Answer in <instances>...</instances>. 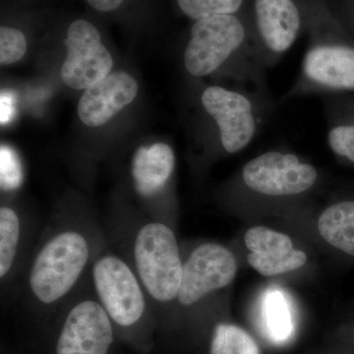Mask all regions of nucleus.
<instances>
[{
  "mask_svg": "<svg viewBox=\"0 0 354 354\" xmlns=\"http://www.w3.org/2000/svg\"><path fill=\"white\" fill-rule=\"evenodd\" d=\"M318 230L330 245L354 256V201L337 203L325 209Z\"/></svg>",
  "mask_w": 354,
  "mask_h": 354,
  "instance_id": "nucleus-15",
  "label": "nucleus"
},
{
  "mask_svg": "<svg viewBox=\"0 0 354 354\" xmlns=\"http://www.w3.org/2000/svg\"><path fill=\"white\" fill-rule=\"evenodd\" d=\"M209 354H260L259 346L250 335L235 325L216 326Z\"/></svg>",
  "mask_w": 354,
  "mask_h": 354,
  "instance_id": "nucleus-17",
  "label": "nucleus"
},
{
  "mask_svg": "<svg viewBox=\"0 0 354 354\" xmlns=\"http://www.w3.org/2000/svg\"><path fill=\"white\" fill-rule=\"evenodd\" d=\"M243 0H176L179 9L197 21L218 15H232L241 8Z\"/></svg>",
  "mask_w": 354,
  "mask_h": 354,
  "instance_id": "nucleus-19",
  "label": "nucleus"
},
{
  "mask_svg": "<svg viewBox=\"0 0 354 354\" xmlns=\"http://www.w3.org/2000/svg\"><path fill=\"white\" fill-rule=\"evenodd\" d=\"M174 151L165 143L141 147L132 162L135 188L141 196L151 197L165 187L174 171Z\"/></svg>",
  "mask_w": 354,
  "mask_h": 354,
  "instance_id": "nucleus-14",
  "label": "nucleus"
},
{
  "mask_svg": "<svg viewBox=\"0 0 354 354\" xmlns=\"http://www.w3.org/2000/svg\"><path fill=\"white\" fill-rule=\"evenodd\" d=\"M0 106H1V114H0V120L1 124H6L12 120L14 113H15V100L14 95L10 92H2L1 100H0Z\"/></svg>",
  "mask_w": 354,
  "mask_h": 354,
  "instance_id": "nucleus-23",
  "label": "nucleus"
},
{
  "mask_svg": "<svg viewBox=\"0 0 354 354\" xmlns=\"http://www.w3.org/2000/svg\"><path fill=\"white\" fill-rule=\"evenodd\" d=\"M138 94V84L125 72H114L86 88L78 104V115L84 124H106Z\"/></svg>",
  "mask_w": 354,
  "mask_h": 354,
  "instance_id": "nucleus-10",
  "label": "nucleus"
},
{
  "mask_svg": "<svg viewBox=\"0 0 354 354\" xmlns=\"http://www.w3.org/2000/svg\"><path fill=\"white\" fill-rule=\"evenodd\" d=\"M310 82L334 90H354V48L342 46H314L304 62Z\"/></svg>",
  "mask_w": 354,
  "mask_h": 354,
  "instance_id": "nucleus-12",
  "label": "nucleus"
},
{
  "mask_svg": "<svg viewBox=\"0 0 354 354\" xmlns=\"http://www.w3.org/2000/svg\"><path fill=\"white\" fill-rule=\"evenodd\" d=\"M328 142L333 152L354 162V124L333 128Z\"/></svg>",
  "mask_w": 354,
  "mask_h": 354,
  "instance_id": "nucleus-22",
  "label": "nucleus"
},
{
  "mask_svg": "<svg viewBox=\"0 0 354 354\" xmlns=\"http://www.w3.org/2000/svg\"><path fill=\"white\" fill-rule=\"evenodd\" d=\"M27 50L24 32L10 26L0 28V64L9 65L19 62Z\"/></svg>",
  "mask_w": 354,
  "mask_h": 354,
  "instance_id": "nucleus-20",
  "label": "nucleus"
},
{
  "mask_svg": "<svg viewBox=\"0 0 354 354\" xmlns=\"http://www.w3.org/2000/svg\"><path fill=\"white\" fill-rule=\"evenodd\" d=\"M134 257L140 279L153 299L169 302L177 297L183 265L171 228L160 223L144 225L135 239Z\"/></svg>",
  "mask_w": 354,
  "mask_h": 354,
  "instance_id": "nucleus-2",
  "label": "nucleus"
},
{
  "mask_svg": "<svg viewBox=\"0 0 354 354\" xmlns=\"http://www.w3.org/2000/svg\"><path fill=\"white\" fill-rule=\"evenodd\" d=\"M244 241L251 251L248 255L249 264L262 276H278L295 271L306 263L304 251L293 248L292 241L288 235L270 228H250Z\"/></svg>",
  "mask_w": 354,
  "mask_h": 354,
  "instance_id": "nucleus-11",
  "label": "nucleus"
},
{
  "mask_svg": "<svg viewBox=\"0 0 354 354\" xmlns=\"http://www.w3.org/2000/svg\"><path fill=\"white\" fill-rule=\"evenodd\" d=\"M201 101L218 124L221 145L227 153L239 152L252 141L257 123L248 97L235 91L212 86L204 91Z\"/></svg>",
  "mask_w": 354,
  "mask_h": 354,
  "instance_id": "nucleus-9",
  "label": "nucleus"
},
{
  "mask_svg": "<svg viewBox=\"0 0 354 354\" xmlns=\"http://www.w3.org/2000/svg\"><path fill=\"white\" fill-rule=\"evenodd\" d=\"M85 237L76 232L55 235L43 247L32 264L30 286L44 304L66 295L81 276L88 259Z\"/></svg>",
  "mask_w": 354,
  "mask_h": 354,
  "instance_id": "nucleus-1",
  "label": "nucleus"
},
{
  "mask_svg": "<svg viewBox=\"0 0 354 354\" xmlns=\"http://www.w3.org/2000/svg\"><path fill=\"white\" fill-rule=\"evenodd\" d=\"M264 320L268 333L274 342H286L293 332L292 315L288 300L281 290H272L266 293Z\"/></svg>",
  "mask_w": 354,
  "mask_h": 354,
  "instance_id": "nucleus-16",
  "label": "nucleus"
},
{
  "mask_svg": "<svg viewBox=\"0 0 354 354\" xmlns=\"http://www.w3.org/2000/svg\"><path fill=\"white\" fill-rule=\"evenodd\" d=\"M242 177L250 189L268 196H291L315 184L318 172L291 153L268 152L247 162Z\"/></svg>",
  "mask_w": 354,
  "mask_h": 354,
  "instance_id": "nucleus-6",
  "label": "nucleus"
},
{
  "mask_svg": "<svg viewBox=\"0 0 354 354\" xmlns=\"http://www.w3.org/2000/svg\"><path fill=\"white\" fill-rule=\"evenodd\" d=\"M67 55L60 75L68 87L83 90L108 76L113 60L99 29L86 19L70 23L65 38Z\"/></svg>",
  "mask_w": 354,
  "mask_h": 354,
  "instance_id": "nucleus-5",
  "label": "nucleus"
},
{
  "mask_svg": "<svg viewBox=\"0 0 354 354\" xmlns=\"http://www.w3.org/2000/svg\"><path fill=\"white\" fill-rule=\"evenodd\" d=\"M236 261L225 247L207 243L191 253L183 265L178 298L181 304L192 305L220 288L230 285L236 274Z\"/></svg>",
  "mask_w": 354,
  "mask_h": 354,
  "instance_id": "nucleus-8",
  "label": "nucleus"
},
{
  "mask_svg": "<svg viewBox=\"0 0 354 354\" xmlns=\"http://www.w3.org/2000/svg\"><path fill=\"white\" fill-rule=\"evenodd\" d=\"M20 239V221L12 209H0V277L4 278L12 267Z\"/></svg>",
  "mask_w": 354,
  "mask_h": 354,
  "instance_id": "nucleus-18",
  "label": "nucleus"
},
{
  "mask_svg": "<svg viewBox=\"0 0 354 354\" xmlns=\"http://www.w3.org/2000/svg\"><path fill=\"white\" fill-rule=\"evenodd\" d=\"M114 344L113 323L102 304L79 302L60 326L53 354H109Z\"/></svg>",
  "mask_w": 354,
  "mask_h": 354,
  "instance_id": "nucleus-7",
  "label": "nucleus"
},
{
  "mask_svg": "<svg viewBox=\"0 0 354 354\" xmlns=\"http://www.w3.org/2000/svg\"><path fill=\"white\" fill-rule=\"evenodd\" d=\"M0 183L3 190H14L22 183L19 157L12 148L2 145L0 149Z\"/></svg>",
  "mask_w": 354,
  "mask_h": 354,
  "instance_id": "nucleus-21",
  "label": "nucleus"
},
{
  "mask_svg": "<svg viewBox=\"0 0 354 354\" xmlns=\"http://www.w3.org/2000/svg\"><path fill=\"white\" fill-rule=\"evenodd\" d=\"M245 30L234 15L197 20L184 53L186 70L195 77L213 73L241 48Z\"/></svg>",
  "mask_w": 354,
  "mask_h": 354,
  "instance_id": "nucleus-3",
  "label": "nucleus"
},
{
  "mask_svg": "<svg viewBox=\"0 0 354 354\" xmlns=\"http://www.w3.org/2000/svg\"><path fill=\"white\" fill-rule=\"evenodd\" d=\"M255 11L265 46L279 55L290 50L300 28L299 12L292 0H255Z\"/></svg>",
  "mask_w": 354,
  "mask_h": 354,
  "instance_id": "nucleus-13",
  "label": "nucleus"
},
{
  "mask_svg": "<svg viewBox=\"0 0 354 354\" xmlns=\"http://www.w3.org/2000/svg\"><path fill=\"white\" fill-rule=\"evenodd\" d=\"M93 278L97 297L113 323L122 329L138 325L145 313V298L127 263L115 256L102 257L95 263Z\"/></svg>",
  "mask_w": 354,
  "mask_h": 354,
  "instance_id": "nucleus-4",
  "label": "nucleus"
},
{
  "mask_svg": "<svg viewBox=\"0 0 354 354\" xmlns=\"http://www.w3.org/2000/svg\"><path fill=\"white\" fill-rule=\"evenodd\" d=\"M88 6L102 13H111L122 6L125 0H86Z\"/></svg>",
  "mask_w": 354,
  "mask_h": 354,
  "instance_id": "nucleus-24",
  "label": "nucleus"
}]
</instances>
